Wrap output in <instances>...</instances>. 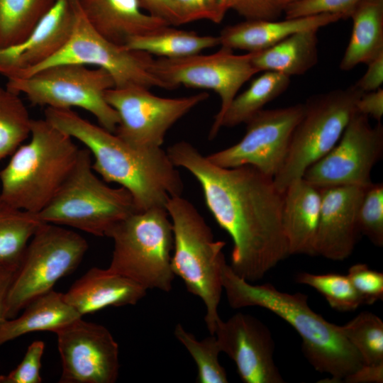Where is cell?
<instances>
[{"mask_svg": "<svg viewBox=\"0 0 383 383\" xmlns=\"http://www.w3.org/2000/svg\"><path fill=\"white\" fill-rule=\"evenodd\" d=\"M296 0H226L232 9L245 20H277Z\"/></svg>", "mask_w": 383, "mask_h": 383, "instance_id": "f35d334b", "label": "cell"}, {"mask_svg": "<svg viewBox=\"0 0 383 383\" xmlns=\"http://www.w3.org/2000/svg\"><path fill=\"white\" fill-rule=\"evenodd\" d=\"M358 228L374 245H383V184L373 182L366 189L358 211Z\"/></svg>", "mask_w": 383, "mask_h": 383, "instance_id": "e575fe53", "label": "cell"}, {"mask_svg": "<svg viewBox=\"0 0 383 383\" xmlns=\"http://www.w3.org/2000/svg\"><path fill=\"white\" fill-rule=\"evenodd\" d=\"M148 13L161 18L172 26L184 24L182 16L174 0H138Z\"/></svg>", "mask_w": 383, "mask_h": 383, "instance_id": "60d3db41", "label": "cell"}, {"mask_svg": "<svg viewBox=\"0 0 383 383\" xmlns=\"http://www.w3.org/2000/svg\"><path fill=\"white\" fill-rule=\"evenodd\" d=\"M77 0H57L22 42L0 49V74L25 77L56 55L73 30Z\"/></svg>", "mask_w": 383, "mask_h": 383, "instance_id": "ac0fdd59", "label": "cell"}, {"mask_svg": "<svg viewBox=\"0 0 383 383\" xmlns=\"http://www.w3.org/2000/svg\"><path fill=\"white\" fill-rule=\"evenodd\" d=\"M132 279L107 269L92 267L76 280L64 299L82 317L109 306L135 305L147 293Z\"/></svg>", "mask_w": 383, "mask_h": 383, "instance_id": "ffe728a7", "label": "cell"}, {"mask_svg": "<svg viewBox=\"0 0 383 383\" xmlns=\"http://www.w3.org/2000/svg\"><path fill=\"white\" fill-rule=\"evenodd\" d=\"M107 237L113 241L110 270L146 290L172 289L173 231L165 207L134 212L116 224Z\"/></svg>", "mask_w": 383, "mask_h": 383, "instance_id": "52a82bcc", "label": "cell"}, {"mask_svg": "<svg viewBox=\"0 0 383 383\" xmlns=\"http://www.w3.org/2000/svg\"><path fill=\"white\" fill-rule=\"evenodd\" d=\"M350 18L351 35L339 65L343 71L383 54V0H362Z\"/></svg>", "mask_w": 383, "mask_h": 383, "instance_id": "d4e9b609", "label": "cell"}, {"mask_svg": "<svg viewBox=\"0 0 383 383\" xmlns=\"http://www.w3.org/2000/svg\"><path fill=\"white\" fill-rule=\"evenodd\" d=\"M318 31H300L267 49L253 52L254 67L259 72L271 71L289 77L304 74L318 60Z\"/></svg>", "mask_w": 383, "mask_h": 383, "instance_id": "484cf974", "label": "cell"}, {"mask_svg": "<svg viewBox=\"0 0 383 383\" xmlns=\"http://www.w3.org/2000/svg\"><path fill=\"white\" fill-rule=\"evenodd\" d=\"M213 335L221 353L234 362L243 382H284L274 360L272 335L256 317L239 312L226 321L220 318Z\"/></svg>", "mask_w": 383, "mask_h": 383, "instance_id": "e0dca14e", "label": "cell"}, {"mask_svg": "<svg viewBox=\"0 0 383 383\" xmlns=\"http://www.w3.org/2000/svg\"><path fill=\"white\" fill-rule=\"evenodd\" d=\"M19 317L6 319L0 326V345L35 331H56L82 316L53 289L36 297Z\"/></svg>", "mask_w": 383, "mask_h": 383, "instance_id": "cb8c5ba5", "label": "cell"}, {"mask_svg": "<svg viewBox=\"0 0 383 383\" xmlns=\"http://www.w3.org/2000/svg\"><path fill=\"white\" fill-rule=\"evenodd\" d=\"M45 118L82 143L94 158L92 169L106 183L114 182L132 195L138 211L165 207L182 196L179 172L161 148H135L72 109L45 108Z\"/></svg>", "mask_w": 383, "mask_h": 383, "instance_id": "7a4b0ae2", "label": "cell"}, {"mask_svg": "<svg viewBox=\"0 0 383 383\" xmlns=\"http://www.w3.org/2000/svg\"><path fill=\"white\" fill-rule=\"evenodd\" d=\"M362 0H296L285 9V18L334 13L348 19Z\"/></svg>", "mask_w": 383, "mask_h": 383, "instance_id": "d590c367", "label": "cell"}, {"mask_svg": "<svg viewBox=\"0 0 383 383\" xmlns=\"http://www.w3.org/2000/svg\"><path fill=\"white\" fill-rule=\"evenodd\" d=\"M173 231L172 269L187 290L199 297L206 308L204 321L213 335L223 291L221 272L226 263V243L216 240L210 226L196 207L182 196L165 204Z\"/></svg>", "mask_w": 383, "mask_h": 383, "instance_id": "5b68a950", "label": "cell"}, {"mask_svg": "<svg viewBox=\"0 0 383 383\" xmlns=\"http://www.w3.org/2000/svg\"><path fill=\"white\" fill-rule=\"evenodd\" d=\"M57 0H0V49L20 43Z\"/></svg>", "mask_w": 383, "mask_h": 383, "instance_id": "f1b7e54d", "label": "cell"}, {"mask_svg": "<svg viewBox=\"0 0 383 383\" xmlns=\"http://www.w3.org/2000/svg\"><path fill=\"white\" fill-rule=\"evenodd\" d=\"M87 148L79 150L68 177L38 216L42 222L66 226L96 236H106L118 222L138 211L131 193L111 187L92 169Z\"/></svg>", "mask_w": 383, "mask_h": 383, "instance_id": "8992f818", "label": "cell"}, {"mask_svg": "<svg viewBox=\"0 0 383 383\" xmlns=\"http://www.w3.org/2000/svg\"><path fill=\"white\" fill-rule=\"evenodd\" d=\"M252 57L253 52L237 55L233 50L221 47L209 55L153 59L150 70L162 89L184 86L211 90L218 94L221 106L209 133V139L212 140L221 128L222 118L240 89L259 72L252 64Z\"/></svg>", "mask_w": 383, "mask_h": 383, "instance_id": "8fae6325", "label": "cell"}, {"mask_svg": "<svg viewBox=\"0 0 383 383\" xmlns=\"http://www.w3.org/2000/svg\"><path fill=\"white\" fill-rule=\"evenodd\" d=\"M125 46L159 58L176 59L220 46V40L218 35H199L192 30L167 25L132 38Z\"/></svg>", "mask_w": 383, "mask_h": 383, "instance_id": "4316f807", "label": "cell"}, {"mask_svg": "<svg viewBox=\"0 0 383 383\" xmlns=\"http://www.w3.org/2000/svg\"><path fill=\"white\" fill-rule=\"evenodd\" d=\"M19 265L20 264L0 261V326L7 319V299Z\"/></svg>", "mask_w": 383, "mask_h": 383, "instance_id": "ee69618b", "label": "cell"}, {"mask_svg": "<svg viewBox=\"0 0 383 383\" xmlns=\"http://www.w3.org/2000/svg\"><path fill=\"white\" fill-rule=\"evenodd\" d=\"M321 204L320 188L303 178L284 190L282 223L289 255H316Z\"/></svg>", "mask_w": 383, "mask_h": 383, "instance_id": "603a6c76", "label": "cell"}, {"mask_svg": "<svg viewBox=\"0 0 383 383\" xmlns=\"http://www.w3.org/2000/svg\"><path fill=\"white\" fill-rule=\"evenodd\" d=\"M88 250L79 233L53 223H41L30 239L11 287L7 319L16 317L32 300L52 289L71 273Z\"/></svg>", "mask_w": 383, "mask_h": 383, "instance_id": "30bf717a", "label": "cell"}, {"mask_svg": "<svg viewBox=\"0 0 383 383\" xmlns=\"http://www.w3.org/2000/svg\"><path fill=\"white\" fill-rule=\"evenodd\" d=\"M152 60L148 53L116 45L103 37L87 21L77 0L75 21L69 40L56 55L28 75L52 65L75 63L106 70L114 87L135 85L162 89L150 72Z\"/></svg>", "mask_w": 383, "mask_h": 383, "instance_id": "4fadbf2b", "label": "cell"}, {"mask_svg": "<svg viewBox=\"0 0 383 383\" xmlns=\"http://www.w3.org/2000/svg\"><path fill=\"white\" fill-rule=\"evenodd\" d=\"M347 275L364 304L382 300L383 273L370 269L366 264L357 263L350 267Z\"/></svg>", "mask_w": 383, "mask_h": 383, "instance_id": "8d00e7d4", "label": "cell"}, {"mask_svg": "<svg viewBox=\"0 0 383 383\" xmlns=\"http://www.w3.org/2000/svg\"><path fill=\"white\" fill-rule=\"evenodd\" d=\"M141 86L113 87L106 100L116 111L115 134L138 148H161L168 130L209 94L200 92L177 98L162 97Z\"/></svg>", "mask_w": 383, "mask_h": 383, "instance_id": "7c38bea8", "label": "cell"}, {"mask_svg": "<svg viewBox=\"0 0 383 383\" xmlns=\"http://www.w3.org/2000/svg\"><path fill=\"white\" fill-rule=\"evenodd\" d=\"M362 94L353 84L313 95L304 104L303 115L292 135L285 160L274 177L281 192L302 178L311 165L336 145L357 113L356 104Z\"/></svg>", "mask_w": 383, "mask_h": 383, "instance_id": "9c48e42d", "label": "cell"}, {"mask_svg": "<svg viewBox=\"0 0 383 383\" xmlns=\"http://www.w3.org/2000/svg\"><path fill=\"white\" fill-rule=\"evenodd\" d=\"M383 153V126L370 124L369 117L357 112L336 145L311 165L303 179L323 188L340 185L368 187L371 171Z\"/></svg>", "mask_w": 383, "mask_h": 383, "instance_id": "9a60e30c", "label": "cell"}, {"mask_svg": "<svg viewBox=\"0 0 383 383\" xmlns=\"http://www.w3.org/2000/svg\"><path fill=\"white\" fill-rule=\"evenodd\" d=\"M6 87L26 96L34 106L82 109L111 133H115L119 121L116 111L106 100V93L115 87L114 82L101 68L75 63L58 64L26 77L9 79Z\"/></svg>", "mask_w": 383, "mask_h": 383, "instance_id": "ba28073f", "label": "cell"}, {"mask_svg": "<svg viewBox=\"0 0 383 383\" xmlns=\"http://www.w3.org/2000/svg\"><path fill=\"white\" fill-rule=\"evenodd\" d=\"M343 19L342 16L322 13L277 20H245L224 27L218 35L220 47L257 52L267 49L296 33L321 28Z\"/></svg>", "mask_w": 383, "mask_h": 383, "instance_id": "44dd1931", "label": "cell"}, {"mask_svg": "<svg viewBox=\"0 0 383 383\" xmlns=\"http://www.w3.org/2000/svg\"><path fill=\"white\" fill-rule=\"evenodd\" d=\"M44 349V342H33L21 363L9 373L0 375V383H40V370Z\"/></svg>", "mask_w": 383, "mask_h": 383, "instance_id": "74e56055", "label": "cell"}, {"mask_svg": "<svg viewBox=\"0 0 383 383\" xmlns=\"http://www.w3.org/2000/svg\"><path fill=\"white\" fill-rule=\"evenodd\" d=\"M363 364L383 362V321L370 311H362L340 326Z\"/></svg>", "mask_w": 383, "mask_h": 383, "instance_id": "d6a6232c", "label": "cell"}, {"mask_svg": "<svg viewBox=\"0 0 383 383\" xmlns=\"http://www.w3.org/2000/svg\"><path fill=\"white\" fill-rule=\"evenodd\" d=\"M30 136L0 170V195L10 204L38 214L68 177L80 149L45 118L32 119Z\"/></svg>", "mask_w": 383, "mask_h": 383, "instance_id": "277c9868", "label": "cell"}, {"mask_svg": "<svg viewBox=\"0 0 383 383\" xmlns=\"http://www.w3.org/2000/svg\"><path fill=\"white\" fill-rule=\"evenodd\" d=\"M32 119L19 94L0 86V160L30 136Z\"/></svg>", "mask_w": 383, "mask_h": 383, "instance_id": "4dcf8cb0", "label": "cell"}, {"mask_svg": "<svg viewBox=\"0 0 383 383\" xmlns=\"http://www.w3.org/2000/svg\"><path fill=\"white\" fill-rule=\"evenodd\" d=\"M62 360L60 383H114L118 344L104 326L79 318L55 332Z\"/></svg>", "mask_w": 383, "mask_h": 383, "instance_id": "2e32d148", "label": "cell"}, {"mask_svg": "<svg viewBox=\"0 0 383 383\" xmlns=\"http://www.w3.org/2000/svg\"><path fill=\"white\" fill-rule=\"evenodd\" d=\"M77 1L89 23L106 39L118 45L125 46L132 38L170 25L145 12L138 0Z\"/></svg>", "mask_w": 383, "mask_h": 383, "instance_id": "7402d4cb", "label": "cell"}, {"mask_svg": "<svg viewBox=\"0 0 383 383\" xmlns=\"http://www.w3.org/2000/svg\"><path fill=\"white\" fill-rule=\"evenodd\" d=\"M303 112L304 104L263 109L245 123L246 131L239 142L206 157L226 168L250 165L274 179L283 165Z\"/></svg>", "mask_w": 383, "mask_h": 383, "instance_id": "5bb4252c", "label": "cell"}, {"mask_svg": "<svg viewBox=\"0 0 383 383\" xmlns=\"http://www.w3.org/2000/svg\"><path fill=\"white\" fill-rule=\"evenodd\" d=\"M368 187L340 185L320 188L321 204L316 255L334 261H343L350 256L360 234L358 211Z\"/></svg>", "mask_w": 383, "mask_h": 383, "instance_id": "d6986e66", "label": "cell"}, {"mask_svg": "<svg viewBox=\"0 0 383 383\" xmlns=\"http://www.w3.org/2000/svg\"><path fill=\"white\" fill-rule=\"evenodd\" d=\"M356 109L380 122L383 116V89L363 93L357 101Z\"/></svg>", "mask_w": 383, "mask_h": 383, "instance_id": "7bdbcfd3", "label": "cell"}, {"mask_svg": "<svg viewBox=\"0 0 383 383\" xmlns=\"http://www.w3.org/2000/svg\"><path fill=\"white\" fill-rule=\"evenodd\" d=\"M365 74L354 84L362 92H369L381 88L383 83V54L367 64Z\"/></svg>", "mask_w": 383, "mask_h": 383, "instance_id": "b9f144b4", "label": "cell"}, {"mask_svg": "<svg viewBox=\"0 0 383 383\" xmlns=\"http://www.w3.org/2000/svg\"><path fill=\"white\" fill-rule=\"evenodd\" d=\"M295 281L313 288L326 299L331 308L339 311H354L364 304L347 274L301 272L296 274Z\"/></svg>", "mask_w": 383, "mask_h": 383, "instance_id": "836d02e7", "label": "cell"}, {"mask_svg": "<svg viewBox=\"0 0 383 383\" xmlns=\"http://www.w3.org/2000/svg\"><path fill=\"white\" fill-rule=\"evenodd\" d=\"M41 223L38 214L10 204L0 195V261L20 264L30 239Z\"/></svg>", "mask_w": 383, "mask_h": 383, "instance_id": "f546056e", "label": "cell"}, {"mask_svg": "<svg viewBox=\"0 0 383 383\" xmlns=\"http://www.w3.org/2000/svg\"><path fill=\"white\" fill-rule=\"evenodd\" d=\"M291 77L265 71L233 99L221 121V128H233L245 123L264 106L282 94L289 87Z\"/></svg>", "mask_w": 383, "mask_h": 383, "instance_id": "83f0119b", "label": "cell"}, {"mask_svg": "<svg viewBox=\"0 0 383 383\" xmlns=\"http://www.w3.org/2000/svg\"><path fill=\"white\" fill-rule=\"evenodd\" d=\"M167 153L196 179L208 209L231 236L230 266L237 275L253 283L289 255L282 223L284 193L272 177L250 165L219 167L183 140Z\"/></svg>", "mask_w": 383, "mask_h": 383, "instance_id": "6da1fadb", "label": "cell"}, {"mask_svg": "<svg viewBox=\"0 0 383 383\" xmlns=\"http://www.w3.org/2000/svg\"><path fill=\"white\" fill-rule=\"evenodd\" d=\"M343 382L345 383H382L383 362L372 365L362 364L359 368L346 376Z\"/></svg>", "mask_w": 383, "mask_h": 383, "instance_id": "f6af8a7d", "label": "cell"}, {"mask_svg": "<svg viewBox=\"0 0 383 383\" xmlns=\"http://www.w3.org/2000/svg\"><path fill=\"white\" fill-rule=\"evenodd\" d=\"M174 335L196 364L197 383L228 382L226 371L218 360L221 351L214 335L198 340L180 323L175 326Z\"/></svg>", "mask_w": 383, "mask_h": 383, "instance_id": "1f68e13d", "label": "cell"}, {"mask_svg": "<svg viewBox=\"0 0 383 383\" xmlns=\"http://www.w3.org/2000/svg\"><path fill=\"white\" fill-rule=\"evenodd\" d=\"M184 23L207 20L214 23L223 21L229 10L226 0H174Z\"/></svg>", "mask_w": 383, "mask_h": 383, "instance_id": "ab89813d", "label": "cell"}, {"mask_svg": "<svg viewBox=\"0 0 383 383\" xmlns=\"http://www.w3.org/2000/svg\"><path fill=\"white\" fill-rule=\"evenodd\" d=\"M221 279L231 308H264L292 326L301 338L302 351L309 363L316 371L330 375L328 382H343L363 364L340 326L313 311L306 294L284 292L270 283L254 284L237 275L227 262Z\"/></svg>", "mask_w": 383, "mask_h": 383, "instance_id": "3957f363", "label": "cell"}]
</instances>
